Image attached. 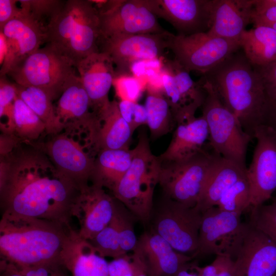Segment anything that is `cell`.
Here are the masks:
<instances>
[{
    "label": "cell",
    "instance_id": "6da1fadb",
    "mask_svg": "<svg viewBox=\"0 0 276 276\" xmlns=\"http://www.w3.org/2000/svg\"><path fill=\"white\" fill-rule=\"evenodd\" d=\"M26 143L1 156V215L72 226L80 190L37 144Z\"/></svg>",
    "mask_w": 276,
    "mask_h": 276
},
{
    "label": "cell",
    "instance_id": "7a4b0ae2",
    "mask_svg": "<svg viewBox=\"0 0 276 276\" xmlns=\"http://www.w3.org/2000/svg\"><path fill=\"white\" fill-rule=\"evenodd\" d=\"M204 76L244 131L255 138L256 129L265 124L269 100L259 73L244 53L238 51Z\"/></svg>",
    "mask_w": 276,
    "mask_h": 276
},
{
    "label": "cell",
    "instance_id": "3957f363",
    "mask_svg": "<svg viewBox=\"0 0 276 276\" xmlns=\"http://www.w3.org/2000/svg\"><path fill=\"white\" fill-rule=\"evenodd\" d=\"M72 228L43 219L1 215V260L18 268L62 263L61 251Z\"/></svg>",
    "mask_w": 276,
    "mask_h": 276
},
{
    "label": "cell",
    "instance_id": "277c9868",
    "mask_svg": "<svg viewBox=\"0 0 276 276\" xmlns=\"http://www.w3.org/2000/svg\"><path fill=\"white\" fill-rule=\"evenodd\" d=\"M45 29L46 44L69 59L75 66L87 56L100 52V15L90 0L65 1Z\"/></svg>",
    "mask_w": 276,
    "mask_h": 276
},
{
    "label": "cell",
    "instance_id": "5b68a950",
    "mask_svg": "<svg viewBox=\"0 0 276 276\" xmlns=\"http://www.w3.org/2000/svg\"><path fill=\"white\" fill-rule=\"evenodd\" d=\"M132 150L130 167L112 193L135 217L146 221L152 213L153 197L159 182L161 162L152 153L144 131L140 133L138 142Z\"/></svg>",
    "mask_w": 276,
    "mask_h": 276
},
{
    "label": "cell",
    "instance_id": "8992f818",
    "mask_svg": "<svg viewBox=\"0 0 276 276\" xmlns=\"http://www.w3.org/2000/svg\"><path fill=\"white\" fill-rule=\"evenodd\" d=\"M200 81L205 91L202 116L208 124L210 146L223 158L247 170V149L252 139L223 103L212 83L204 76Z\"/></svg>",
    "mask_w": 276,
    "mask_h": 276
},
{
    "label": "cell",
    "instance_id": "52a82bcc",
    "mask_svg": "<svg viewBox=\"0 0 276 276\" xmlns=\"http://www.w3.org/2000/svg\"><path fill=\"white\" fill-rule=\"evenodd\" d=\"M220 155L205 148L186 160L161 162L159 182L167 198L191 207L197 204L205 181Z\"/></svg>",
    "mask_w": 276,
    "mask_h": 276
},
{
    "label": "cell",
    "instance_id": "ba28073f",
    "mask_svg": "<svg viewBox=\"0 0 276 276\" xmlns=\"http://www.w3.org/2000/svg\"><path fill=\"white\" fill-rule=\"evenodd\" d=\"M75 68L72 61L46 44L28 56L7 76L19 85L44 90L55 100L76 75Z\"/></svg>",
    "mask_w": 276,
    "mask_h": 276
},
{
    "label": "cell",
    "instance_id": "9c48e42d",
    "mask_svg": "<svg viewBox=\"0 0 276 276\" xmlns=\"http://www.w3.org/2000/svg\"><path fill=\"white\" fill-rule=\"evenodd\" d=\"M37 145L56 168L80 189L88 185L96 153L86 131L64 129Z\"/></svg>",
    "mask_w": 276,
    "mask_h": 276
},
{
    "label": "cell",
    "instance_id": "30bf717a",
    "mask_svg": "<svg viewBox=\"0 0 276 276\" xmlns=\"http://www.w3.org/2000/svg\"><path fill=\"white\" fill-rule=\"evenodd\" d=\"M168 49L174 60L190 73L207 74L240 49L239 43L207 32L189 35L172 34Z\"/></svg>",
    "mask_w": 276,
    "mask_h": 276
},
{
    "label": "cell",
    "instance_id": "8fae6325",
    "mask_svg": "<svg viewBox=\"0 0 276 276\" xmlns=\"http://www.w3.org/2000/svg\"><path fill=\"white\" fill-rule=\"evenodd\" d=\"M241 216L217 206L202 213L198 247L193 257L227 255L235 260L247 227V223L241 221Z\"/></svg>",
    "mask_w": 276,
    "mask_h": 276
},
{
    "label": "cell",
    "instance_id": "7c38bea8",
    "mask_svg": "<svg viewBox=\"0 0 276 276\" xmlns=\"http://www.w3.org/2000/svg\"><path fill=\"white\" fill-rule=\"evenodd\" d=\"M166 200L156 213L153 231L176 251L193 256L198 247L202 213L195 206Z\"/></svg>",
    "mask_w": 276,
    "mask_h": 276
},
{
    "label": "cell",
    "instance_id": "4fadbf2b",
    "mask_svg": "<svg viewBox=\"0 0 276 276\" xmlns=\"http://www.w3.org/2000/svg\"><path fill=\"white\" fill-rule=\"evenodd\" d=\"M172 34L166 31L158 34L113 36L101 40L99 51L111 58L116 77L131 75L134 63L159 58L168 48Z\"/></svg>",
    "mask_w": 276,
    "mask_h": 276
},
{
    "label": "cell",
    "instance_id": "5bb4252c",
    "mask_svg": "<svg viewBox=\"0 0 276 276\" xmlns=\"http://www.w3.org/2000/svg\"><path fill=\"white\" fill-rule=\"evenodd\" d=\"M257 144L246 176L251 191L250 207L262 204L276 190V132L263 124L255 130Z\"/></svg>",
    "mask_w": 276,
    "mask_h": 276
},
{
    "label": "cell",
    "instance_id": "9a60e30c",
    "mask_svg": "<svg viewBox=\"0 0 276 276\" xmlns=\"http://www.w3.org/2000/svg\"><path fill=\"white\" fill-rule=\"evenodd\" d=\"M162 72V85L176 125L195 117L205 98L200 80L194 82L174 59L167 61Z\"/></svg>",
    "mask_w": 276,
    "mask_h": 276
},
{
    "label": "cell",
    "instance_id": "2e32d148",
    "mask_svg": "<svg viewBox=\"0 0 276 276\" xmlns=\"http://www.w3.org/2000/svg\"><path fill=\"white\" fill-rule=\"evenodd\" d=\"M99 15L101 40L116 35L158 34L166 31L145 0H118L111 9Z\"/></svg>",
    "mask_w": 276,
    "mask_h": 276
},
{
    "label": "cell",
    "instance_id": "e0dca14e",
    "mask_svg": "<svg viewBox=\"0 0 276 276\" xmlns=\"http://www.w3.org/2000/svg\"><path fill=\"white\" fill-rule=\"evenodd\" d=\"M156 16L170 23L177 35L206 32L211 28L213 0H145Z\"/></svg>",
    "mask_w": 276,
    "mask_h": 276
},
{
    "label": "cell",
    "instance_id": "ac0fdd59",
    "mask_svg": "<svg viewBox=\"0 0 276 276\" xmlns=\"http://www.w3.org/2000/svg\"><path fill=\"white\" fill-rule=\"evenodd\" d=\"M0 30L7 45L5 58L1 66V76H7L46 42L45 27L23 11L21 15L9 21Z\"/></svg>",
    "mask_w": 276,
    "mask_h": 276
},
{
    "label": "cell",
    "instance_id": "d6986e66",
    "mask_svg": "<svg viewBox=\"0 0 276 276\" xmlns=\"http://www.w3.org/2000/svg\"><path fill=\"white\" fill-rule=\"evenodd\" d=\"M234 276H273L276 242L249 223L235 260Z\"/></svg>",
    "mask_w": 276,
    "mask_h": 276
},
{
    "label": "cell",
    "instance_id": "ffe728a7",
    "mask_svg": "<svg viewBox=\"0 0 276 276\" xmlns=\"http://www.w3.org/2000/svg\"><path fill=\"white\" fill-rule=\"evenodd\" d=\"M116 198L102 186L90 183L80 190L74 217L79 221V236L90 240L106 227L114 213Z\"/></svg>",
    "mask_w": 276,
    "mask_h": 276
},
{
    "label": "cell",
    "instance_id": "44dd1931",
    "mask_svg": "<svg viewBox=\"0 0 276 276\" xmlns=\"http://www.w3.org/2000/svg\"><path fill=\"white\" fill-rule=\"evenodd\" d=\"M54 105L64 129L86 130L96 136L99 118L92 110L89 98L79 75L72 78Z\"/></svg>",
    "mask_w": 276,
    "mask_h": 276
},
{
    "label": "cell",
    "instance_id": "7402d4cb",
    "mask_svg": "<svg viewBox=\"0 0 276 276\" xmlns=\"http://www.w3.org/2000/svg\"><path fill=\"white\" fill-rule=\"evenodd\" d=\"M82 85L97 115L110 102L108 94L116 74L110 57L105 53H93L76 65Z\"/></svg>",
    "mask_w": 276,
    "mask_h": 276
},
{
    "label": "cell",
    "instance_id": "603a6c76",
    "mask_svg": "<svg viewBox=\"0 0 276 276\" xmlns=\"http://www.w3.org/2000/svg\"><path fill=\"white\" fill-rule=\"evenodd\" d=\"M135 248L143 257L151 276H175L191 266L190 262L193 258L175 250L154 231L144 233L138 239Z\"/></svg>",
    "mask_w": 276,
    "mask_h": 276
},
{
    "label": "cell",
    "instance_id": "cb8c5ba5",
    "mask_svg": "<svg viewBox=\"0 0 276 276\" xmlns=\"http://www.w3.org/2000/svg\"><path fill=\"white\" fill-rule=\"evenodd\" d=\"M61 261L71 276H110L105 258L73 228L64 242Z\"/></svg>",
    "mask_w": 276,
    "mask_h": 276
},
{
    "label": "cell",
    "instance_id": "d4e9b609",
    "mask_svg": "<svg viewBox=\"0 0 276 276\" xmlns=\"http://www.w3.org/2000/svg\"><path fill=\"white\" fill-rule=\"evenodd\" d=\"M254 3L255 0H213L211 26L207 33L239 43L242 34L251 22Z\"/></svg>",
    "mask_w": 276,
    "mask_h": 276
},
{
    "label": "cell",
    "instance_id": "484cf974",
    "mask_svg": "<svg viewBox=\"0 0 276 276\" xmlns=\"http://www.w3.org/2000/svg\"><path fill=\"white\" fill-rule=\"evenodd\" d=\"M209 137L208 124L202 116L177 124L169 145L158 158L161 162L190 158L204 149Z\"/></svg>",
    "mask_w": 276,
    "mask_h": 276
},
{
    "label": "cell",
    "instance_id": "4316f807",
    "mask_svg": "<svg viewBox=\"0 0 276 276\" xmlns=\"http://www.w3.org/2000/svg\"><path fill=\"white\" fill-rule=\"evenodd\" d=\"M98 116L99 125L95 139L97 154L103 150L129 149L133 132L121 116L118 102L110 101Z\"/></svg>",
    "mask_w": 276,
    "mask_h": 276
},
{
    "label": "cell",
    "instance_id": "83f0119b",
    "mask_svg": "<svg viewBox=\"0 0 276 276\" xmlns=\"http://www.w3.org/2000/svg\"><path fill=\"white\" fill-rule=\"evenodd\" d=\"M246 171L220 156L208 176L195 208L201 213L216 206L224 193Z\"/></svg>",
    "mask_w": 276,
    "mask_h": 276
},
{
    "label": "cell",
    "instance_id": "f1b7e54d",
    "mask_svg": "<svg viewBox=\"0 0 276 276\" xmlns=\"http://www.w3.org/2000/svg\"><path fill=\"white\" fill-rule=\"evenodd\" d=\"M132 159V150L129 148L100 151L95 157L90 182L112 192L128 170Z\"/></svg>",
    "mask_w": 276,
    "mask_h": 276
},
{
    "label": "cell",
    "instance_id": "f546056e",
    "mask_svg": "<svg viewBox=\"0 0 276 276\" xmlns=\"http://www.w3.org/2000/svg\"><path fill=\"white\" fill-rule=\"evenodd\" d=\"M245 57L254 66L268 64L276 60V31L268 26L245 30L239 41Z\"/></svg>",
    "mask_w": 276,
    "mask_h": 276
},
{
    "label": "cell",
    "instance_id": "4dcf8cb0",
    "mask_svg": "<svg viewBox=\"0 0 276 276\" xmlns=\"http://www.w3.org/2000/svg\"><path fill=\"white\" fill-rule=\"evenodd\" d=\"M147 88L144 105L147 111L146 125L151 137L156 139L171 132L176 124L163 86L149 84Z\"/></svg>",
    "mask_w": 276,
    "mask_h": 276
},
{
    "label": "cell",
    "instance_id": "1f68e13d",
    "mask_svg": "<svg viewBox=\"0 0 276 276\" xmlns=\"http://www.w3.org/2000/svg\"><path fill=\"white\" fill-rule=\"evenodd\" d=\"M17 95L40 119L50 135L62 132L64 127L60 122L53 104L54 99L46 91L34 86L15 83Z\"/></svg>",
    "mask_w": 276,
    "mask_h": 276
},
{
    "label": "cell",
    "instance_id": "d6a6232c",
    "mask_svg": "<svg viewBox=\"0 0 276 276\" xmlns=\"http://www.w3.org/2000/svg\"><path fill=\"white\" fill-rule=\"evenodd\" d=\"M13 121V134L22 142L32 143L46 133L44 123L17 95L14 103Z\"/></svg>",
    "mask_w": 276,
    "mask_h": 276
},
{
    "label": "cell",
    "instance_id": "836d02e7",
    "mask_svg": "<svg viewBox=\"0 0 276 276\" xmlns=\"http://www.w3.org/2000/svg\"><path fill=\"white\" fill-rule=\"evenodd\" d=\"M251 191L245 176L232 186L222 195L216 206L222 210L242 213L250 207Z\"/></svg>",
    "mask_w": 276,
    "mask_h": 276
},
{
    "label": "cell",
    "instance_id": "e575fe53",
    "mask_svg": "<svg viewBox=\"0 0 276 276\" xmlns=\"http://www.w3.org/2000/svg\"><path fill=\"white\" fill-rule=\"evenodd\" d=\"M88 241L103 257L116 259L126 255L120 246L118 220L114 213L108 225Z\"/></svg>",
    "mask_w": 276,
    "mask_h": 276
},
{
    "label": "cell",
    "instance_id": "d590c367",
    "mask_svg": "<svg viewBox=\"0 0 276 276\" xmlns=\"http://www.w3.org/2000/svg\"><path fill=\"white\" fill-rule=\"evenodd\" d=\"M17 96L15 83L11 82L6 76L0 78L1 130L3 134H13L14 103Z\"/></svg>",
    "mask_w": 276,
    "mask_h": 276
},
{
    "label": "cell",
    "instance_id": "8d00e7d4",
    "mask_svg": "<svg viewBox=\"0 0 276 276\" xmlns=\"http://www.w3.org/2000/svg\"><path fill=\"white\" fill-rule=\"evenodd\" d=\"M114 214L118 220L121 249L125 254L132 252L136 248L138 242L133 227L135 216L117 199Z\"/></svg>",
    "mask_w": 276,
    "mask_h": 276
},
{
    "label": "cell",
    "instance_id": "74e56055",
    "mask_svg": "<svg viewBox=\"0 0 276 276\" xmlns=\"http://www.w3.org/2000/svg\"><path fill=\"white\" fill-rule=\"evenodd\" d=\"M110 276H139L148 273L144 260L135 248L132 254H127L108 262Z\"/></svg>",
    "mask_w": 276,
    "mask_h": 276
},
{
    "label": "cell",
    "instance_id": "f35d334b",
    "mask_svg": "<svg viewBox=\"0 0 276 276\" xmlns=\"http://www.w3.org/2000/svg\"><path fill=\"white\" fill-rule=\"evenodd\" d=\"M249 208L248 223L276 242V202Z\"/></svg>",
    "mask_w": 276,
    "mask_h": 276
},
{
    "label": "cell",
    "instance_id": "ab89813d",
    "mask_svg": "<svg viewBox=\"0 0 276 276\" xmlns=\"http://www.w3.org/2000/svg\"><path fill=\"white\" fill-rule=\"evenodd\" d=\"M60 0H19L20 8L26 14L46 27L50 19L63 6Z\"/></svg>",
    "mask_w": 276,
    "mask_h": 276
},
{
    "label": "cell",
    "instance_id": "60d3db41",
    "mask_svg": "<svg viewBox=\"0 0 276 276\" xmlns=\"http://www.w3.org/2000/svg\"><path fill=\"white\" fill-rule=\"evenodd\" d=\"M113 84L120 101L137 102L144 89L141 81L131 75L117 76Z\"/></svg>",
    "mask_w": 276,
    "mask_h": 276
},
{
    "label": "cell",
    "instance_id": "b9f144b4",
    "mask_svg": "<svg viewBox=\"0 0 276 276\" xmlns=\"http://www.w3.org/2000/svg\"><path fill=\"white\" fill-rule=\"evenodd\" d=\"M234 259L227 255H216L210 264L204 267L192 264L190 269L199 276H234Z\"/></svg>",
    "mask_w": 276,
    "mask_h": 276
},
{
    "label": "cell",
    "instance_id": "7bdbcfd3",
    "mask_svg": "<svg viewBox=\"0 0 276 276\" xmlns=\"http://www.w3.org/2000/svg\"><path fill=\"white\" fill-rule=\"evenodd\" d=\"M120 112L133 132L140 126L147 124V111L144 105L135 102H118Z\"/></svg>",
    "mask_w": 276,
    "mask_h": 276
},
{
    "label": "cell",
    "instance_id": "ee69618b",
    "mask_svg": "<svg viewBox=\"0 0 276 276\" xmlns=\"http://www.w3.org/2000/svg\"><path fill=\"white\" fill-rule=\"evenodd\" d=\"M254 66L260 76L269 100L276 101V60L263 66Z\"/></svg>",
    "mask_w": 276,
    "mask_h": 276
},
{
    "label": "cell",
    "instance_id": "f6af8a7d",
    "mask_svg": "<svg viewBox=\"0 0 276 276\" xmlns=\"http://www.w3.org/2000/svg\"><path fill=\"white\" fill-rule=\"evenodd\" d=\"M18 269L24 276H70L62 263Z\"/></svg>",
    "mask_w": 276,
    "mask_h": 276
},
{
    "label": "cell",
    "instance_id": "bcb514c9",
    "mask_svg": "<svg viewBox=\"0 0 276 276\" xmlns=\"http://www.w3.org/2000/svg\"><path fill=\"white\" fill-rule=\"evenodd\" d=\"M18 1L0 0V29L7 22L22 14V10L17 6Z\"/></svg>",
    "mask_w": 276,
    "mask_h": 276
},
{
    "label": "cell",
    "instance_id": "7dc6e473",
    "mask_svg": "<svg viewBox=\"0 0 276 276\" xmlns=\"http://www.w3.org/2000/svg\"><path fill=\"white\" fill-rule=\"evenodd\" d=\"M276 22V6L268 7L259 12H252L251 22L256 26H268Z\"/></svg>",
    "mask_w": 276,
    "mask_h": 276
},
{
    "label": "cell",
    "instance_id": "c3c4849f",
    "mask_svg": "<svg viewBox=\"0 0 276 276\" xmlns=\"http://www.w3.org/2000/svg\"><path fill=\"white\" fill-rule=\"evenodd\" d=\"M0 276H24L18 268L13 264L0 261Z\"/></svg>",
    "mask_w": 276,
    "mask_h": 276
},
{
    "label": "cell",
    "instance_id": "681fc988",
    "mask_svg": "<svg viewBox=\"0 0 276 276\" xmlns=\"http://www.w3.org/2000/svg\"><path fill=\"white\" fill-rule=\"evenodd\" d=\"M265 124L271 126L276 132V101L269 100Z\"/></svg>",
    "mask_w": 276,
    "mask_h": 276
},
{
    "label": "cell",
    "instance_id": "f907efd6",
    "mask_svg": "<svg viewBox=\"0 0 276 276\" xmlns=\"http://www.w3.org/2000/svg\"><path fill=\"white\" fill-rule=\"evenodd\" d=\"M7 52V45L5 38L2 33L0 32V62L2 65Z\"/></svg>",
    "mask_w": 276,
    "mask_h": 276
},
{
    "label": "cell",
    "instance_id": "816d5d0a",
    "mask_svg": "<svg viewBox=\"0 0 276 276\" xmlns=\"http://www.w3.org/2000/svg\"><path fill=\"white\" fill-rule=\"evenodd\" d=\"M190 266L181 270L175 276H199L195 272L190 271Z\"/></svg>",
    "mask_w": 276,
    "mask_h": 276
},
{
    "label": "cell",
    "instance_id": "f5cc1de1",
    "mask_svg": "<svg viewBox=\"0 0 276 276\" xmlns=\"http://www.w3.org/2000/svg\"><path fill=\"white\" fill-rule=\"evenodd\" d=\"M268 27H270L276 31V22L268 26Z\"/></svg>",
    "mask_w": 276,
    "mask_h": 276
},
{
    "label": "cell",
    "instance_id": "db71d44e",
    "mask_svg": "<svg viewBox=\"0 0 276 276\" xmlns=\"http://www.w3.org/2000/svg\"><path fill=\"white\" fill-rule=\"evenodd\" d=\"M139 276H151V275H150L148 273H143V274H142Z\"/></svg>",
    "mask_w": 276,
    "mask_h": 276
},
{
    "label": "cell",
    "instance_id": "11a10c76",
    "mask_svg": "<svg viewBox=\"0 0 276 276\" xmlns=\"http://www.w3.org/2000/svg\"><path fill=\"white\" fill-rule=\"evenodd\" d=\"M274 201L276 202V198L274 199Z\"/></svg>",
    "mask_w": 276,
    "mask_h": 276
},
{
    "label": "cell",
    "instance_id": "9f6ffc18",
    "mask_svg": "<svg viewBox=\"0 0 276 276\" xmlns=\"http://www.w3.org/2000/svg\"><path fill=\"white\" fill-rule=\"evenodd\" d=\"M273 276H276V274H275L274 275H273Z\"/></svg>",
    "mask_w": 276,
    "mask_h": 276
}]
</instances>
